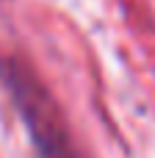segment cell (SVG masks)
<instances>
[{
  "label": "cell",
  "instance_id": "cell-1",
  "mask_svg": "<svg viewBox=\"0 0 155 158\" xmlns=\"http://www.w3.org/2000/svg\"><path fill=\"white\" fill-rule=\"evenodd\" d=\"M8 86H11V92H14V97H17V103H19V111H22V117H25V122H28L33 139L39 142L42 153L47 158H64L67 156V150H64V136H61V131L55 128L50 111L42 106V92H39L36 86H31L28 81H22L19 75H17V78H8Z\"/></svg>",
  "mask_w": 155,
  "mask_h": 158
}]
</instances>
